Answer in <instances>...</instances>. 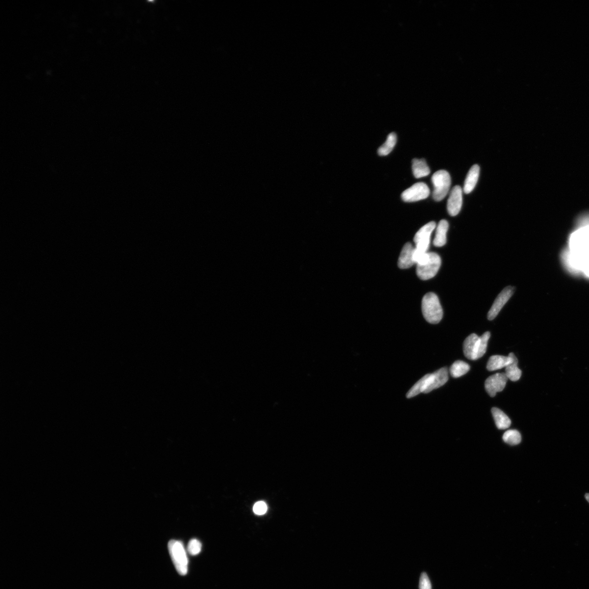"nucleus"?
<instances>
[{
    "label": "nucleus",
    "instance_id": "1",
    "mask_svg": "<svg viewBox=\"0 0 589 589\" xmlns=\"http://www.w3.org/2000/svg\"><path fill=\"white\" fill-rule=\"evenodd\" d=\"M582 219L570 236L564 258L570 271L589 278V217Z\"/></svg>",
    "mask_w": 589,
    "mask_h": 589
},
{
    "label": "nucleus",
    "instance_id": "2",
    "mask_svg": "<svg viewBox=\"0 0 589 589\" xmlns=\"http://www.w3.org/2000/svg\"><path fill=\"white\" fill-rule=\"evenodd\" d=\"M489 332H486L479 337L475 334H471L464 340L463 352L465 357L470 360H476L482 358L487 351Z\"/></svg>",
    "mask_w": 589,
    "mask_h": 589
},
{
    "label": "nucleus",
    "instance_id": "3",
    "mask_svg": "<svg viewBox=\"0 0 589 589\" xmlns=\"http://www.w3.org/2000/svg\"><path fill=\"white\" fill-rule=\"evenodd\" d=\"M441 264L440 256L436 253L427 252L417 262L418 276L423 280L433 278L437 274Z\"/></svg>",
    "mask_w": 589,
    "mask_h": 589
},
{
    "label": "nucleus",
    "instance_id": "4",
    "mask_svg": "<svg viewBox=\"0 0 589 589\" xmlns=\"http://www.w3.org/2000/svg\"><path fill=\"white\" fill-rule=\"evenodd\" d=\"M423 316L429 323L437 324L443 316V311L437 294L429 293L425 294L422 301Z\"/></svg>",
    "mask_w": 589,
    "mask_h": 589
},
{
    "label": "nucleus",
    "instance_id": "5",
    "mask_svg": "<svg viewBox=\"0 0 589 589\" xmlns=\"http://www.w3.org/2000/svg\"><path fill=\"white\" fill-rule=\"evenodd\" d=\"M168 550L177 571L185 576L188 572L189 559L183 544L179 541L171 540L168 544Z\"/></svg>",
    "mask_w": 589,
    "mask_h": 589
},
{
    "label": "nucleus",
    "instance_id": "6",
    "mask_svg": "<svg viewBox=\"0 0 589 589\" xmlns=\"http://www.w3.org/2000/svg\"><path fill=\"white\" fill-rule=\"evenodd\" d=\"M434 186L433 198L437 202H440L449 191L451 184V177L446 170H441L435 172L432 177Z\"/></svg>",
    "mask_w": 589,
    "mask_h": 589
},
{
    "label": "nucleus",
    "instance_id": "7",
    "mask_svg": "<svg viewBox=\"0 0 589 589\" xmlns=\"http://www.w3.org/2000/svg\"><path fill=\"white\" fill-rule=\"evenodd\" d=\"M436 228V223L434 222H429L421 228L416 233L414 241L416 244L415 254L421 256L427 253L429 249L431 236L432 232Z\"/></svg>",
    "mask_w": 589,
    "mask_h": 589
},
{
    "label": "nucleus",
    "instance_id": "8",
    "mask_svg": "<svg viewBox=\"0 0 589 589\" xmlns=\"http://www.w3.org/2000/svg\"><path fill=\"white\" fill-rule=\"evenodd\" d=\"M429 194L428 186L423 182H418L404 190L401 198L405 202H415L427 198Z\"/></svg>",
    "mask_w": 589,
    "mask_h": 589
},
{
    "label": "nucleus",
    "instance_id": "9",
    "mask_svg": "<svg viewBox=\"0 0 589 589\" xmlns=\"http://www.w3.org/2000/svg\"><path fill=\"white\" fill-rule=\"evenodd\" d=\"M508 378L505 373H497L490 376L485 381V389L488 394L494 397L505 387Z\"/></svg>",
    "mask_w": 589,
    "mask_h": 589
},
{
    "label": "nucleus",
    "instance_id": "10",
    "mask_svg": "<svg viewBox=\"0 0 589 589\" xmlns=\"http://www.w3.org/2000/svg\"><path fill=\"white\" fill-rule=\"evenodd\" d=\"M514 293V288L507 287L500 293L488 313V319L492 320L498 315Z\"/></svg>",
    "mask_w": 589,
    "mask_h": 589
},
{
    "label": "nucleus",
    "instance_id": "11",
    "mask_svg": "<svg viewBox=\"0 0 589 589\" xmlns=\"http://www.w3.org/2000/svg\"><path fill=\"white\" fill-rule=\"evenodd\" d=\"M462 189L456 186L452 189L447 201V211L451 216H456L460 213L462 207Z\"/></svg>",
    "mask_w": 589,
    "mask_h": 589
},
{
    "label": "nucleus",
    "instance_id": "12",
    "mask_svg": "<svg viewBox=\"0 0 589 589\" xmlns=\"http://www.w3.org/2000/svg\"><path fill=\"white\" fill-rule=\"evenodd\" d=\"M415 248L410 243L406 244L402 249L399 257L398 265L401 269H407L415 264L414 260Z\"/></svg>",
    "mask_w": 589,
    "mask_h": 589
},
{
    "label": "nucleus",
    "instance_id": "13",
    "mask_svg": "<svg viewBox=\"0 0 589 589\" xmlns=\"http://www.w3.org/2000/svg\"><path fill=\"white\" fill-rule=\"evenodd\" d=\"M512 361V353H509L508 357L494 355L490 358L487 368L489 371L499 370V369L506 367Z\"/></svg>",
    "mask_w": 589,
    "mask_h": 589
},
{
    "label": "nucleus",
    "instance_id": "14",
    "mask_svg": "<svg viewBox=\"0 0 589 589\" xmlns=\"http://www.w3.org/2000/svg\"><path fill=\"white\" fill-rule=\"evenodd\" d=\"M480 175V167L478 165H474L470 168L466 176L464 186V191L465 194H469L474 190L478 183Z\"/></svg>",
    "mask_w": 589,
    "mask_h": 589
},
{
    "label": "nucleus",
    "instance_id": "15",
    "mask_svg": "<svg viewBox=\"0 0 589 589\" xmlns=\"http://www.w3.org/2000/svg\"><path fill=\"white\" fill-rule=\"evenodd\" d=\"M448 229V223L447 221L442 219L439 223L436 229V236L433 241V244L435 246L441 247L446 244Z\"/></svg>",
    "mask_w": 589,
    "mask_h": 589
},
{
    "label": "nucleus",
    "instance_id": "16",
    "mask_svg": "<svg viewBox=\"0 0 589 589\" xmlns=\"http://www.w3.org/2000/svg\"><path fill=\"white\" fill-rule=\"evenodd\" d=\"M412 164L413 172L416 178H422L428 176L431 172L426 162L423 159H414Z\"/></svg>",
    "mask_w": 589,
    "mask_h": 589
},
{
    "label": "nucleus",
    "instance_id": "17",
    "mask_svg": "<svg viewBox=\"0 0 589 589\" xmlns=\"http://www.w3.org/2000/svg\"><path fill=\"white\" fill-rule=\"evenodd\" d=\"M492 413L495 424L499 429H506L510 427L511 420L503 411L497 408L492 409Z\"/></svg>",
    "mask_w": 589,
    "mask_h": 589
},
{
    "label": "nucleus",
    "instance_id": "18",
    "mask_svg": "<svg viewBox=\"0 0 589 589\" xmlns=\"http://www.w3.org/2000/svg\"><path fill=\"white\" fill-rule=\"evenodd\" d=\"M512 355L513 361L505 367V375L508 379L511 380L512 381H516L520 380L522 376V371L518 367V361L517 358L512 353Z\"/></svg>",
    "mask_w": 589,
    "mask_h": 589
},
{
    "label": "nucleus",
    "instance_id": "19",
    "mask_svg": "<svg viewBox=\"0 0 589 589\" xmlns=\"http://www.w3.org/2000/svg\"><path fill=\"white\" fill-rule=\"evenodd\" d=\"M470 369V367L468 364L458 360L452 364L450 372L452 377L457 378L465 375L469 371Z\"/></svg>",
    "mask_w": 589,
    "mask_h": 589
},
{
    "label": "nucleus",
    "instance_id": "20",
    "mask_svg": "<svg viewBox=\"0 0 589 589\" xmlns=\"http://www.w3.org/2000/svg\"><path fill=\"white\" fill-rule=\"evenodd\" d=\"M396 143L397 135L395 133H390L388 135L386 142L379 148L378 150L379 155L385 156L389 155L394 149Z\"/></svg>",
    "mask_w": 589,
    "mask_h": 589
},
{
    "label": "nucleus",
    "instance_id": "21",
    "mask_svg": "<svg viewBox=\"0 0 589 589\" xmlns=\"http://www.w3.org/2000/svg\"><path fill=\"white\" fill-rule=\"evenodd\" d=\"M503 441L511 445H517L522 441V437L520 432L517 430H508L503 435Z\"/></svg>",
    "mask_w": 589,
    "mask_h": 589
},
{
    "label": "nucleus",
    "instance_id": "22",
    "mask_svg": "<svg viewBox=\"0 0 589 589\" xmlns=\"http://www.w3.org/2000/svg\"><path fill=\"white\" fill-rule=\"evenodd\" d=\"M202 548V545L200 542L197 539H194L189 542L188 550L189 554L196 555L200 553Z\"/></svg>",
    "mask_w": 589,
    "mask_h": 589
},
{
    "label": "nucleus",
    "instance_id": "23",
    "mask_svg": "<svg viewBox=\"0 0 589 589\" xmlns=\"http://www.w3.org/2000/svg\"><path fill=\"white\" fill-rule=\"evenodd\" d=\"M267 510V505L264 502H257L253 506V511L257 515H263Z\"/></svg>",
    "mask_w": 589,
    "mask_h": 589
},
{
    "label": "nucleus",
    "instance_id": "24",
    "mask_svg": "<svg viewBox=\"0 0 589 589\" xmlns=\"http://www.w3.org/2000/svg\"><path fill=\"white\" fill-rule=\"evenodd\" d=\"M420 589H432V584L427 574L424 572L421 575L419 584Z\"/></svg>",
    "mask_w": 589,
    "mask_h": 589
},
{
    "label": "nucleus",
    "instance_id": "25",
    "mask_svg": "<svg viewBox=\"0 0 589 589\" xmlns=\"http://www.w3.org/2000/svg\"><path fill=\"white\" fill-rule=\"evenodd\" d=\"M585 497H586V498L587 500V501L589 503V493L586 494L585 495Z\"/></svg>",
    "mask_w": 589,
    "mask_h": 589
}]
</instances>
